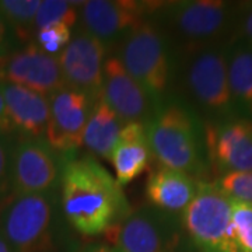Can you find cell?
Instances as JSON below:
<instances>
[{
  "instance_id": "obj_3",
  "label": "cell",
  "mask_w": 252,
  "mask_h": 252,
  "mask_svg": "<svg viewBox=\"0 0 252 252\" xmlns=\"http://www.w3.org/2000/svg\"><path fill=\"white\" fill-rule=\"evenodd\" d=\"M238 7L221 0H185L160 3L152 18L165 31L170 41L177 39L180 52L203 46L228 44L234 36Z\"/></svg>"
},
{
  "instance_id": "obj_29",
  "label": "cell",
  "mask_w": 252,
  "mask_h": 252,
  "mask_svg": "<svg viewBox=\"0 0 252 252\" xmlns=\"http://www.w3.org/2000/svg\"><path fill=\"white\" fill-rule=\"evenodd\" d=\"M0 135L3 136H16L11 125L7 118V112H6V102H4V97H3V91H1V86H0Z\"/></svg>"
},
{
  "instance_id": "obj_6",
  "label": "cell",
  "mask_w": 252,
  "mask_h": 252,
  "mask_svg": "<svg viewBox=\"0 0 252 252\" xmlns=\"http://www.w3.org/2000/svg\"><path fill=\"white\" fill-rule=\"evenodd\" d=\"M56 207L55 193L11 195L0 209V235L13 252H52Z\"/></svg>"
},
{
  "instance_id": "obj_12",
  "label": "cell",
  "mask_w": 252,
  "mask_h": 252,
  "mask_svg": "<svg viewBox=\"0 0 252 252\" xmlns=\"http://www.w3.org/2000/svg\"><path fill=\"white\" fill-rule=\"evenodd\" d=\"M97 99L63 87L49 97V122L45 139L59 153L72 154L83 144V135Z\"/></svg>"
},
{
  "instance_id": "obj_31",
  "label": "cell",
  "mask_w": 252,
  "mask_h": 252,
  "mask_svg": "<svg viewBox=\"0 0 252 252\" xmlns=\"http://www.w3.org/2000/svg\"><path fill=\"white\" fill-rule=\"evenodd\" d=\"M0 252H13L9 247V244L4 241V238L1 235H0Z\"/></svg>"
},
{
  "instance_id": "obj_24",
  "label": "cell",
  "mask_w": 252,
  "mask_h": 252,
  "mask_svg": "<svg viewBox=\"0 0 252 252\" xmlns=\"http://www.w3.org/2000/svg\"><path fill=\"white\" fill-rule=\"evenodd\" d=\"M72 38V28L64 24H55L38 30L34 34V44L42 52L58 58L69 45Z\"/></svg>"
},
{
  "instance_id": "obj_2",
  "label": "cell",
  "mask_w": 252,
  "mask_h": 252,
  "mask_svg": "<svg viewBox=\"0 0 252 252\" xmlns=\"http://www.w3.org/2000/svg\"><path fill=\"white\" fill-rule=\"evenodd\" d=\"M152 156L164 167L203 181L210 171L205 124L185 99L168 95L144 124Z\"/></svg>"
},
{
  "instance_id": "obj_8",
  "label": "cell",
  "mask_w": 252,
  "mask_h": 252,
  "mask_svg": "<svg viewBox=\"0 0 252 252\" xmlns=\"http://www.w3.org/2000/svg\"><path fill=\"white\" fill-rule=\"evenodd\" d=\"M67 154L45 137H14L11 149V195H52L61 187ZM10 195V196H11Z\"/></svg>"
},
{
  "instance_id": "obj_33",
  "label": "cell",
  "mask_w": 252,
  "mask_h": 252,
  "mask_svg": "<svg viewBox=\"0 0 252 252\" xmlns=\"http://www.w3.org/2000/svg\"><path fill=\"white\" fill-rule=\"evenodd\" d=\"M117 251H118V252H121V251H119V250H117Z\"/></svg>"
},
{
  "instance_id": "obj_30",
  "label": "cell",
  "mask_w": 252,
  "mask_h": 252,
  "mask_svg": "<svg viewBox=\"0 0 252 252\" xmlns=\"http://www.w3.org/2000/svg\"><path fill=\"white\" fill-rule=\"evenodd\" d=\"M84 252H118L117 248L114 247H107V245H97V247H91L90 250Z\"/></svg>"
},
{
  "instance_id": "obj_25",
  "label": "cell",
  "mask_w": 252,
  "mask_h": 252,
  "mask_svg": "<svg viewBox=\"0 0 252 252\" xmlns=\"http://www.w3.org/2000/svg\"><path fill=\"white\" fill-rule=\"evenodd\" d=\"M216 184L227 196L252 205V171L228 172L219 177Z\"/></svg>"
},
{
  "instance_id": "obj_4",
  "label": "cell",
  "mask_w": 252,
  "mask_h": 252,
  "mask_svg": "<svg viewBox=\"0 0 252 252\" xmlns=\"http://www.w3.org/2000/svg\"><path fill=\"white\" fill-rule=\"evenodd\" d=\"M230 44V42H228ZM210 45L180 52L178 76L184 97L203 112L207 122L237 118L227 73V45ZM184 99V98H182Z\"/></svg>"
},
{
  "instance_id": "obj_14",
  "label": "cell",
  "mask_w": 252,
  "mask_h": 252,
  "mask_svg": "<svg viewBox=\"0 0 252 252\" xmlns=\"http://www.w3.org/2000/svg\"><path fill=\"white\" fill-rule=\"evenodd\" d=\"M0 81L23 86L46 97L66 87L58 58L42 52L34 42L0 61Z\"/></svg>"
},
{
  "instance_id": "obj_28",
  "label": "cell",
  "mask_w": 252,
  "mask_h": 252,
  "mask_svg": "<svg viewBox=\"0 0 252 252\" xmlns=\"http://www.w3.org/2000/svg\"><path fill=\"white\" fill-rule=\"evenodd\" d=\"M17 44L18 41L13 30L10 28L6 20L0 14V61L13 54Z\"/></svg>"
},
{
  "instance_id": "obj_20",
  "label": "cell",
  "mask_w": 252,
  "mask_h": 252,
  "mask_svg": "<svg viewBox=\"0 0 252 252\" xmlns=\"http://www.w3.org/2000/svg\"><path fill=\"white\" fill-rule=\"evenodd\" d=\"M124 126L122 121L109 108L101 94L91 109L83 135V144L93 156L109 160L111 152Z\"/></svg>"
},
{
  "instance_id": "obj_19",
  "label": "cell",
  "mask_w": 252,
  "mask_h": 252,
  "mask_svg": "<svg viewBox=\"0 0 252 252\" xmlns=\"http://www.w3.org/2000/svg\"><path fill=\"white\" fill-rule=\"evenodd\" d=\"M228 84L240 118L252 121V49L240 41L227 45Z\"/></svg>"
},
{
  "instance_id": "obj_5",
  "label": "cell",
  "mask_w": 252,
  "mask_h": 252,
  "mask_svg": "<svg viewBox=\"0 0 252 252\" xmlns=\"http://www.w3.org/2000/svg\"><path fill=\"white\" fill-rule=\"evenodd\" d=\"M117 58L154 105L170 95L174 79L171 41L153 18L144 20L119 42Z\"/></svg>"
},
{
  "instance_id": "obj_13",
  "label": "cell",
  "mask_w": 252,
  "mask_h": 252,
  "mask_svg": "<svg viewBox=\"0 0 252 252\" xmlns=\"http://www.w3.org/2000/svg\"><path fill=\"white\" fill-rule=\"evenodd\" d=\"M107 45L79 30L69 45L58 56L66 87L83 91L93 99L102 94V72Z\"/></svg>"
},
{
  "instance_id": "obj_18",
  "label": "cell",
  "mask_w": 252,
  "mask_h": 252,
  "mask_svg": "<svg viewBox=\"0 0 252 252\" xmlns=\"http://www.w3.org/2000/svg\"><path fill=\"white\" fill-rule=\"evenodd\" d=\"M152 152L143 124H127L122 127L109 161L115 170V180L122 188L140 177L150 165Z\"/></svg>"
},
{
  "instance_id": "obj_22",
  "label": "cell",
  "mask_w": 252,
  "mask_h": 252,
  "mask_svg": "<svg viewBox=\"0 0 252 252\" xmlns=\"http://www.w3.org/2000/svg\"><path fill=\"white\" fill-rule=\"evenodd\" d=\"M81 4L83 1L41 0V6L36 11L34 23V34L38 30L55 24H64L73 30L79 21V10Z\"/></svg>"
},
{
  "instance_id": "obj_16",
  "label": "cell",
  "mask_w": 252,
  "mask_h": 252,
  "mask_svg": "<svg viewBox=\"0 0 252 252\" xmlns=\"http://www.w3.org/2000/svg\"><path fill=\"white\" fill-rule=\"evenodd\" d=\"M0 86L14 135L45 137L49 122V97L6 81H0Z\"/></svg>"
},
{
  "instance_id": "obj_15",
  "label": "cell",
  "mask_w": 252,
  "mask_h": 252,
  "mask_svg": "<svg viewBox=\"0 0 252 252\" xmlns=\"http://www.w3.org/2000/svg\"><path fill=\"white\" fill-rule=\"evenodd\" d=\"M102 98L124 125L146 124L153 114V99L143 87L127 73L117 56H109L104 62Z\"/></svg>"
},
{
  "instance_id": "obj_1",
  "label": "cell",
  "mask_w": 252,
  "mask_h": 252,
  "mask_svg": "<svg viewBox=\"0 0 252 252\" xmlns=\"http://www.w3.org/2000/svg\"><path fill=\"white\" fill-rule=\"evenodd\" d=\"M59 188L63 216L81 235L104 234L130 215L122 188L93 156L67 154Z\"/></svg>"
},
{
  "instance_id": "obj_21",
  "label": "cell",
  "mask_w": 252,
  "mask_h": 252,
  "mask_svg": "<svg viewBox=\"0 0 252 252\" xmlns=\"http://www.w3.org/2000/svg\"><path fill=\"white\" fill-rule=\"evenodd\" d=\"M41 0H0V14L13 30L18 42L34 39V23Z\"/></svg>"
},
{
  "instance_id": "obj_7",
  "label": "cell",
  "mask_w": 252,
  "mask_h": 252,
  "mask_svg": "<svg viewBox=\"0 0 252 252\" xmlns=\"http://www.w3.org/2000/svg\"><path fill=\"white\" fill-rule=\"evenodd\" d=\"M180 219L182 230L202 251L240 252L235 244L231 198L216 182L198 181L196 193Z\"/></svg>"
},
{
  "instance_id": "obj_17",
  "label": "cell",
  "mask_w": 252,
  "mask_h": 252,
  "mask_svg": "<svg viewBox=\"0 0 252 252\" xmlns=\"http://www.w3.org/2000/svg\"><path fill=\"white\" fill-rule=\"evenodd\" d=\"M198 189V180L168 167L154 170L146 182V196L154 209L181 216Z\"/></svg>"
},
{
  "instance_id": "obj_26",
  "label": "cell",
  "mask_w": 252,
  "mask_h": 252,
  "mask_svg": "<svg viewBox=\"0 0 252 252\" xmlns=\"http://www.w3.org/2000/svg\"><path fill=\"white\" fill-rule=\"evenodd\" d=\"M14 137L0 135V205L11 195V149Z\"/></svg>"
},
{
  "instance_id": "obj_23",
  "label": "cell",
  "mask_w": 252,
  "mask_h": 252,
  "mask_svg": "<svg viewBox=\"0 0 252 252\" xmlns=\"http://www.w3.org/2000/svg\"><path fill=\"white\" fill-rule=\"evenodd\" d=\"M235 244L240 252H252V205L231 199Z\"/></svg>"
},
{
  "instance_id": "obj_32",
  "label": "cell",
  "mask_w": 252,
  "mask_h": 252,
  "mask_svg": "<svg viewBox=\"0 0 252 252\" xmlns=\"http://www.w3.org/2000/svg\"><path fill=\"white\" fill-rule=\"evenodd\" d=\"M202 252H219V251H202Z\"/></svg>"
},
{
  "instance_id": "obj_27",
  "label": "cell",
  "mask_w": 252,
  "mask_h": 252,
  "mask_svg": "<svg viewBox=\"0 0 252 252\" xmlns=\"http://www.w3.org/2000/svg\"><path fill=\"white\" fill-rule=\"evenodd\" d=\"M233 39L243 42L252 49V1L240 4Z\"/></svg>"
},
{
  "instance_id": "obj_10",
  "label": "cell",
  "mask_w": 252,
  "mask_h": 252,
  "mask_svg": "<svg viewBox=\"0 0 252 252\" xmlns=\"http://www.w3.org/2000/svg\"><path fill=\"white\" fill-rule=\"evenodd\" d=\"M160 3L133 0H90L79 10L81 30L108 45L121 42L133 28L150 18Z\"/></svg>"
},
{
  "instance_id": "obj_11",
  "label": "cell",
  "mask_w": 252,
  "mask_h": 252,
  "mask_svg": "<svg viewBox=\"0 0 252 252\" xmlns=\"http://www.w3.org/2000/svg\"><path fill=\"white\" fill-rule=\"evenodd\" d=\"M209 168L221 177L228 172L252 171V121L231 118L205 124Z\"/></svg>"
},
{
  "instance_id": "obj_9",
  "label": "cell",
  "mask_w": 252,
  "mask_h": 252,
  "mask_svg": "<svg viewBox=\"0 0 252 252\" xmlns=\"http://www.w3.org/2000/svg\"><path fill=\"white\" fill-rule=\"evenodd\" d=\"M180 217L146 206L130 212L104 234L121 252H178L182 230Z\"/></svg>"
}]
</instances>
